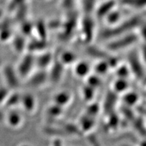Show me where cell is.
Masks as SVG:
<instances>
[{
    "label": "cell",
    "mask_w": 146,
    "mask_h": 146,
    "mask_svg": "<svg viewBox=\"0 0 146 146\" xmlns=\"http://www.w3.org/2000/svg\"><path fill=\"white\" fill-rule=\"evenodd\" d=\"M35 66V57L31 53H29L23 56L17 68V72L19 77L25 78L31 74L33 68Z\"/></svg>",
    "instance_id": "1"
},
{
    "label": "cell",
    "mask_w": 146,
    "mask_h": 146,
    "mask_svg": "<svg viewBox=\"0 0 146 146\" xmlns=\"http://www.w3.org/2000/svg\"><path fill=\"white\" fill-rule=\"evenodd\" d=\"M112 41L108 44V50L110 51H118L123 50L128 46H130L133 43L136 41L135 36L133 35H126L119 38H115Z\"/></svg>",
    "instance_id": "2"
},
{
    "label": "cell",
    "mask_w": 146,
    "mask_h": 146,
    "mask_svg": "<svg viewBox=\"0 0 146 146\" xmlns=\"http://www.w3.org/2000/svg\"><path fill=\"white\" fill-rule=\"evenodd\" d=\"M3 75L7 87L10 89H17L20 85L19 76L12 66L6 65L3 68Z\"/></svg>",
    "instance_id": "3"
},
{
    "label": "cell",
    "mask_w": 146,
    "mask_h": 146,
    "mask_svg": "<svg viewBox=\"0 0 146 146\" xmlns=\"http://www.w3.org/2000/svg\"><path fill=\"white\" fill-rule=\"evenodd\" d=\"M54 56L52 54L44 52L38 55L37 57H35V66H37L39 70H45V69L52 64Z\"/></svg>",
    "instance_id": "4"
},
{
    "label": "cell",
    "mask_w": 146,
    "mask_h": 146,
    "mask_svg": "<svg viewBox=\"0 0 146 146\" xmlns=\"http://www.w3.org/2000/svg\"><path fill=\"white\" fill-rule=\"evenodd\" d=\"M49 76L46 71L43 70H39L35 74H32L29 77V84L31 87H39L44 85Z\"/></svg>",
    "instance_id": "5"
},
{
    "label": "cell",
    "mask_w": 146,
    "mask_h": 146,
    "mask_svg": "<svg viewBox=\"0 0 146 146\" xmlns=\"http://www.w3.org/2000/svg\"><path fill=\"white\" fill-rule=\"evenodd\" d=\"M20 104L22 105L23 109L27 112H33L36 108V100L35 97L31 94L22 95Z\"/></svg>",
    "instance_id": "6"
},
{
    "label": "cell",
    "mask_w": 146,
    "mask_h": 146,
    "mask_svg": "<svg viewBox=\"0 0 146 146\" xmlns=\"http://www.w3.org/2000/svg\"><path fill=\"white\" fill-rule=\"evenodd\" d=\"M72 94L68 91H58L54 96V104L61 107H66L72 101Z\"/></svg>",
    "instance_id": "7"
},
{
    "label": "cell",
    "mask_w": 146,
    "mask_h": 146,
    "mask_svg": "<svg viewBox=\"0 0 146 146\" xmlns=\"http://www.w3.org/2000/svg\"><path fill=\"white\" fill-rule=\"evenodd\" d=\"M91 67L86 62L81 61L75 63L74 68V74L78 77L87 78L90 73Z\"/></svg>",
    "instance_id": "8"
},
{
    "label": "cell",
    "mask_w": 146,
    "mask_h": 146,
    "mask_svg": "<svg viewBox=\"0 0 146 146\" xmlns=\"http://www.w3.org/2000/svg\"><path fill=\"white\" fill-rule=\"evenodd\" d=\"M6 121L8 125L12 128H17L21 125L23 123V117L19 113L16 112V111H11L9 114L7 115Z\"/></svg>",
    "instance_id": "9"
},
{
    "label": "cell",
    "mask_w": 146,
    "mask_h": 146,
    "mask_svg": "<svg viewBox=\"0 0 146 146\" xmlns=\"http://www.w3.org/2000/svg\"><path fill=\"white\" fill-rule=\"evenodd\" d=\"M96 124L95 117L85 114V116H82L79 122V127L81 131H87L93 129Z\"/></svg>",
    "instance_id": "10"
},
{
    "label": "cell",
    "mask_w": 146,
    "mask_h": 146,
    "mask_svg": "<svg viewBox=\"0 0 146 146\" xmlns=\"http://www.w3.org/2000/svg\"><path fill=\"white\" fill-rule=\"evenodd\" d=\"M63 66L64 65L60 61L55 65H53L50 75L48 76L53 83H57L62 77L63 73Z\"/></svg>",
    "instance_id": "11"
},
{
    "label": "cell",
    "mask_w": 146,
    "mask_h": 146,
    "mask_svg": "<svg viewBox=\"0 0 146 146\" xmlns=\"http://www.w3.org/2000/svg\"><path fill=\"white\" fill-rule=\"evenodd\" d=\"M76 56L75 54L70 51H65L60 55L59 61L64 66L70 65L76 61Z\"/></svg>",
    "instance_id": "12"
},
{
    "label": "cell",
    "mask_w": 146,
    "mask_h": 146,
    "mask_svg": "<svg viewBox=\"0 0 146 146\" xmlns=\"http://www.w3.org/2000/svg\"><path fill=\"white\" fill-rule=\"evenodd\" d=\"M129 87V83L126 78H118L113 83V91L114 93H124L127 90Z\"/></svg>",
    "instance_id": "13"
},
{
    "label": "cell",
    "mask_w": 146,
    "mask_h": 146,
    "mask_svg": "<svg viewBox=\"0 0 146 146\" xmlns=\"http://www.w3.org/2000/svg\"><path fill=\"white\" fill-rule=\"evenodd\" d=\"M46 47V43L45 40L40 39L39 41H33L31 43H27V49H28L30 53L34 52H38V51H41L44 50Z\"/></svg>",
    "instance_id": "14"
},
{
    "label": "cell",
    "mask_w": 146,
    "mask_h": 146,
    "mask_svg": "<svg viewBox=\"0 0 146 146\" xmlns=\"http://www.w3.org/2000/svg\"><path fill=\"white\" fill-rule=\"evenodd\" d=\"M12 45L16 52L18 53L23 52L25 48H27V43H26L25 39L23 36H17L14 38L12 41Z\"/></svg>",
    "instance_id": "15"
},
{
    "label": "cell",
    "mask_w": 146,
    "mask_h": 146,
    "mask_svg": "<svg viewBox=\"0 0 146 146\" xmlns=\"http://www.w3.org/2000/svg\"><path fill=\"white\" fill-rule=\"evenodd\" d=\"M21 94L18 93H13V94H10L6 100H5L4 104L7 107H14L15 106L20 104L21 102Z\"/></svg>",
    "instance_id": "16"
},
{
    "label": "cell",
    "mask_w": 146,
    "mask_h": 146,
    "mask_svg": "<svg viewBox=\"0 0 146 146\" xmlns=\"http://www.w3.org/2000/svg\"><path fill=\"white\" fill-rule=\"evenodd\" d=\"M100 60L101 61H100L94 67L95 72H96V74H98L99 76L103 75V74H106L109 70V69L110 68L106 60Z\"/></svg>",
    "instance_id": "17"
},
{
    "label": "cell",
    "mask_w": 146,
    "mask_h": 146,
    "mask_svg": "<svg viewBox=\"0 0 146 146\" xmlns=\"http://www.w3.org/2000/svg\"><path fill=\"white\" fill-rule=\"evenodd\" d=\"M87 52L92 57L100 58V60H106L108 58V56L106 54V53L95 47H89Z\"/></svg>",
    "instance_id": "18"
},
{
    "label": "cell",
    "mask_w": 146,
    "mask_h": 146,
    "mask_svg": "<svg viewBox=\"0 0 146 146\" xmlns=\"http://www.w3.org/2000/svg\"><path fill=\"white\" fill-rule=\"evenodd\" d=\"M63 108H64L54 104L47 108V114L52 118H57L62 114Z\"/></svg>",
    "instance_id": "19"
},
{
    "label": "cell",
    "mask_w": 146,
    "mask_h": 146,
    "mask_svg": "<svg viewBox=\"0 0 146 146\" xmlns=\"http://www.w3.org/2000/svg\"><path fill=\"white\" fill-rule=\"evenodd\" d=\"M95 89H96L89 86L87 84L86 86L83 87L82 89V96H83L84 99L86 101H91L94 99L95 94H96Z\"/></svg>",
    "instance_id": "20"
},
{
    "label": "cell",
    "mask_w": 146,
    "mask_h": 146,
    "mask_svg": "<svg viewBox=\"0 0 146 146\" xmlns=\"http://www.w3.org/2000/svg\"><path fill=\"white\" fill-rule=\"evenodd\" d=\"M87 85H89V86L94 87V89L97 88V87H99L102 84V80L100 78V76L96 74V75H93L90 76L89 75L87 76Z\"/></svg>",
    "instance_id": "21"
},
{
    "label": "cell",
    "mask_w": 146,
    "mask_h": 146,
    "mask_svg": "<svg viewBox=\"0 0 146 146\" xmlns=\"http://www.w3.org/2000/svg\"><path fill=\"white\" fill-rule=\"evenodd\" d=\"M130 68H128L127 66H125V65H118L116 67V74L117 75L118 78H127L130 73Z\"/></svg>",
    "instance_id": "22"
},
{
    "label": "cell",
    "mask_w": 146,
    "mask_h": 146,
    "mask_svg": "<svg viewBox=\"0 0 146 146\" xmlns=\"http://www.w3.org/2000/svg\"><path fill=\"white\" fill-rule=\"evenodd\" d=\"M108 98H107L106 100L104 106L106 112H111L113 108V106H114L116 102V98L114 97V91H113V94Z\"/></svg>",
    "instance_id": "23"
},
{
    "label": "cell",
    "mask_w": 146,
    "mask_h": 146,
    "mask_svg": "<svg viewBox=\"0 0 146 146\" xmlns=\"http://www.w3.org/2000/svg\"><path fill=\"white\" fill-rule=\"evenodd\" d=\"M137 96L136 94L129 92L124 95L123 100L125 104L127 106H132L134 104L135 102H137Z\"/></svg>",
    "instance_id": "24"
},
{
    "label": "cell",
    "mask_w": 146,
    "mask_h": 146,
    "mask_svg": "<svg viewBox=\"0 0 146 146\" xmlns=\"http://www.w3.org/2000/svg\"><path fill=\"white\" fill-rule=\"evenodd\" d=\"M11 32L9 30L8 27H3L1 29L0 32V41H7L10 39L11 37Z\"/></svg>",
    "instance_id": "25"
},
{
    "label": "cell",
    "mask_w": 146,
    "mask_h": 146,
    "mask_svg": "<svg viewBox=\"0 0 146 146\" xmlns=\"http://www.w3.org/2000/svg\"><path fill=\"white\" fill-rule=\"evenodd\" d=\"M100 107L98 104H91L87 108L86 111V114L89 115V116L95 117L97 114H98V112L100 111Z\"/></svg>",
    "instance_id": "26"
},
{
    "label": "cell",
    "mask_w": 146,
    "mask_h": 146,
    "mask_svg": "<svg viewBox=\"0 0 146 146\" xmlns=\"http://www.w3.org/2000/svg\"><path fill=\"white\" fill-rule=\"evenodd\" d=\"M8 87H0V104H4L9 94H10Z\"/></svg>",
    "instance_id": "27"
},
{
    "label": "cell",
    "mask_w": 146,
    "mask_h": 146,
    "mask_svg": "<svg viewBox=\"0 0 146 146\" xmlns=\"http://www.w3.org/2000/svg\"><path fill=\"white\" fill-rule=\"evenodd\" d=\"M64 131H66L68 133H76V134L77 133L81 132V130L79 127H76V126L74 125V124H72V123L66 124V125L64 126Z\"/></svg>",
    "instance_id": "28"
},
{
    "label": "cell",
    "mask_w": 146,
    "mask_h": 146,
    "mask_svg": "<svg viewBox=\"0 0 146 146\" xmlns=\"http://www.w3.org/2000/svg\"><path fill=\"white\" fill-rule=\"evenodd\" d=\"M22 32L25 35H29L31 33V28L28 25H23V27H22Z\"/></svg>",
    "instance_id": "29"
},
{
    "label": "cell",
    "mask_w": 146,
    "mask_h": 146,
    "mask_svg": "<svg viewBox=\"0 0 146 146\" xmlns=\"http://www.w3.org/2000/svg\"><path fill=\"white\" fill-rule=\"evenodd\" d=\"M5 120V116L3 114V113L1 112V110H0V123L3 122Z\"/></svg>",
    "instance_id": "30"
},
{
    "label": "cell",
    "mask_w": 146,
    "mask_h": 146,
    "mask_svg": "<svg viewBox=\"0 0 146 146\" xmlns=\"http://www.w3.org/2000/svg\"><path fill=\"white\" fill-rule=\"evenodd\" d=\"M1 16H2V11L0 10V18L1 17Z\"/></svg>",
    "instance_id": "31"
},
{
    "label": "cell",
    "mask_w": 146,
    "mask_h": 146,
    "mask_svg": "<svg viewBox=\"0 0 146 146\" xmlns=\"http://www.w3.org/2000/svg\"><path fill=\"white\" fill-rule=\"evenodd\" d=\"M22 146H29V145H22Z\"/></svg>",
    "instance_id": "32"
},
{
    "label": "cell",
    "mask_w": 146,
    "mask_h": 146,
    "mask_svg": "<svg viewBox=\"0 0 146 146\" xmlns=\"http://www.w3.org/2000/svg\"><path fill=\"white\" fill-rule=\"evenodd\" d=\"M0 65H1V61H0Z\"/></svg>",
    "instance_id": "33"
}]
</instances>
